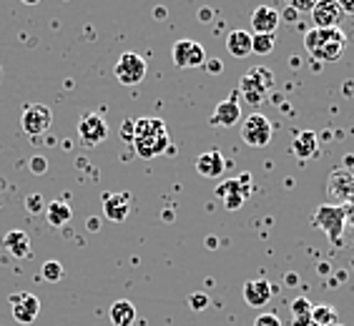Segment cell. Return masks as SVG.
Returning <instances> with one entry per match:
<instances>
[{
	"instance_id": "1",
	"label": "cell",
	"mask_w": 354,
	"mask_h": 326,
	"mask_svg": "<svg viewBox=\"0 0 354 326\" xmlns=\"http://www.w3.org/2000/svg\"><path fill=\"white\" fill-rule=\"evenodd\" d=\"M304 50L309 53L312 61L334 63L339 61L344 50H347V35H344L342 28H329V30L312 28V30L304 33Z\"/></svg>"
},
{
	"instance_id": "2",
	"label": "cell",
	"mask_w": 354,
	"mask_h": 326,
	"mask_svg": "<svg viewBox=\"0 0 354 326\" xmlns=\"http://www.w3.org/2000/svg\"><path fill=\"white\" fill-rule=\"evenodd\" d=\"M133 148L141 158L161 156L169 146V133H166V123L161 118H136V138H133Z\"/></svg>"
},
{
	"instance_id": "3",
	"label": "cell",
	"mask_w": 354,
	"mask_h": 326,
	"mask_svg": "<svg viewBox=\"0 0 354 326\" xmlns=\"http://www.w3.org/2000/svg\"><path fill=\"white\" fill-rule=\"evenodd\" d=\"M274 88V73L266 66H254L241 75L239 83V98H244V103L249 106H261L266 103V95Z\"/></svg>"
},
{
	"instance_id": "4",
	"label": "cell",
	"mask_w": 354,
	"mask_h": 326,
	"mask_svg": "<svg viewBox=\"0 0 354 326\" xmlns=\"http://www.w3.org/2000/svg\"><path fill=\"white\" fill-rule=\"evenodd\" d=\"M312 224L327 233V238L332 241V244H339L342 233H344V226H347L344 209H342V206H337V204H322L319 209L314 211Z\"/></svg>"
},
{
	"instance_id": "5",
	"label": "cell",
	"mask_w": 354,
	"mask_h": 326,
	"mask_svg": "<svg viewBox=\"0 0 354 326\" xmlns=\"http://www.w3.org/2000/svg\"><path fill=\"white\" fill-rule=\"evenodd\" d=\"M274 136L272 121L264 113H252V116L241 118V141L252 148H264L269 146Z\"/></svg>"
},
{
	"instance_id": "6",
	"label": "cell",
	"mask_w": 354,
	"mask_h": 326,
	"mask_svg": "<svg viewBox=\"0 0 354 326\" xmlns=\"http://www.w3.org/2000/svg\"><path fill=\"white\" fill-rule=\"evenodd\" d=\"M171 61L178 68H204L206 63V50L201 43L191 41V38H181L171 48Z\"/></svg>"
},
{
	"instance_id": "7",
	"label": "cell",
	"mask_w": 354,
	"mask_h": 326,
	"mask_svg": "<svg viewBox=\"0 0 354 326\" xmlns=\"http://www.w3.org/2000/svg\"><path fill=\"white\" fill-rule=\"evenodd\" d=\"M113 73H116L121 86H138V83L146 78V61H143V55L133 53V50L121 53L118 55Z\"/></svg>"
},
{
	"instance_id": "8",
	"label": "cell",
	"mask_w": 354,
	"mask_h": 326,
	"mask_svg": "<svg viewBox=\"0 0 354 326\" xmlns=\"http://www.w3.org/2000/svg\"><path fill=\"white\" fill-rule=\"evenodd\" d=\"M50 123H53V113H50V108L43 106V103H33V106H28L21 116L23 131H26V136H30V138L43 136V133L50 128Z\"/></svg>"
},
{
	"instance_id": "9",
	"label": "cell",
	"mask_w": 354,
	"mask_h": 326,
	"mask_svg": "<svg viewBox=\"0 0 354 326\" xmlns=\"http://www.w3.org/2000/svg\"><path fill=\"white\" fill-rule=\"evenodd\" d=\"M78 138L83 146H101L109 138V123L103 121V116L98 113H83L78 121Z\"/></svg>"
},
{
	"instance_id": "10",
	"label": "cell",
	"mask_w": 354,
	"mask_h": 326,
	"mask_svg": "<svg viewBox=\"0 0 354 326\" xmlns=\"http://www.w3.org/2000/svg\"><path fill=\"white\" fill-rule=\"evenodd\" d=\"M8 301H10V314L18 324H33L41 314V299L30 291H18Z\"/></svg>"
},
{
	"instance_id": "11",
	"label": "cell",
	"mask_w": 354,
	"mask_h": 326,
	"mask_svg": "<svg viewBox=\"0 0 354 326\" xmlns=\"http://www.w3.org/2000/svg\"><path fill=\"white\" fill-rule=\"evenodd\" d=\"M216 196H218V201H224L226 211H239L244 206L246 196H249V176L224 181V184L216 189Z\"/></svg>"
},
{
	"instance_id": "12",
	"label": "cell",
	"mask_w": 354,
	"mask_h": 326,
	"mask_svg": "<svg viewBox=\"0 0 354 326\" xmlns=\"http://www.w3.org/2000/svg\"><path fill=\"white\" fill-rule=\"evenodd\" d=\"M342 8L337 0H319L312 10V28H319V30H329V28H339L342 21Z\"/></svg>"
},
{
	"instance_id": "13",
	"label": "cell",
	"mask_w": 354,
	"mask_h": 326,
	"mask_svg": "<svg viewBox=\"0 0 354 326\" xmlns=\"http://www.w3.org/2000/svg\"><path fill=\"white\" fill-rule=\"evenodd\" d=\"M252 28H254V35H277L281 26V15L277 8L272 6H259L257 10L252 13Z\"/></svg>"
},
{
	"instance_id": "14",
	"label": "cell",
	"mask_w": 354,
	"mask_h": 326,
	"mask_svg": "<svg viewBox=\"0 0 354 326\" xmlns=\"http://www.w3.org/2000/svg\"><path fill=\"white\" fill-rule=\"evenodd\" d=\"M214 126H221V128H234L236 123H241V103H239V93H232L226 101H221L214 108L212 116Z\"/></svg>"
},
{
	"instance_id": "15",
	"label": "cell",
	"mask_w": 354,
	"mask_h": 326,
	"mask_svg": "<svg viewBox=\"0 0 354 326\" xmlns=\"http://www.w3.org/2000/svg\"><path fill=\"white\" fill-rule=\"evenodd\" d=\"M103 213L109 221H116V224H123L131 213V193L121 191V193H106L103 196Z\"/></svg>"
},
{
	"instance_id": "16",
	"label": "cell",
	"mask_w": 354,
	"mask_h": 326,
	"mask_svg": "<svg viewBox=\"0 0 354 326\" xmlns=\"http://www.w3.org/2000/svg\"><path fill=\"white\" fill-rule=\"evenodd\" d=\"M272 296H274V289L266 279H249L244 284V301H246V306H252V309L266 306L272 301Z\"/></svg>"
},
{
	"instance_id": "17",
	"label": "cell",
	"mask_w": 354,
	"mask_h": 326,
	"mask_svg": "<svg viewBox=\"0 0 354 326\" xmlns=\"http://www.w3.org/2000/svg\"><path fill=\"white\" fill-rule=\"evenodd\" d=\"M327 191H329V198H334V201H352V196H354V176H349L344 169L332 171Z\"/></svg>"
},
{
	"instance_id": "18",
	"label": "cell",
	"mask_w": 354,
	"mask_h": 326,
	"mask_svg": "<svg viewBox=\"0 0 354 326\" xmlns=\"http://www.w3.org/2000/svg\"><path fill=\"white\" fill-rule=\"evenodd\" d=\"M3 249L13 258H28L33 253V244H30V236L21 229H13L3 236Z\"/></svg>"
},
{
	"instance_id": "19",
	"label": "cell",
	"mask_w": 354,
	"mask_h": 326,
	"mask_svg": "<svg viewBox=\"0 0 354 326\" xmlns=\"http://www.w3.org/2000/svg\"><path fill=\"white\" fill-rule=\"evenodd\" d=\"M226 169V161L224 156H221V151H206V153H201V156L196 158V173L204 178H218L221 173H224Z\"/></svg>"
},
{
	"instance_id": "20",
	"label": "cell",
	"mask_w": 354,
	"mask_h": 326,
	"mask_svg": "<svg viewBox=\"0 0 354 326\" xmlns=\"http://www.w3.org/2000/svg\"><path fill=\"white\" fill-rule=\"evenodd\" d=\"M292 151L297 158L307 161V158L317 156V151H319V138H317L314 131H299L292 141Z\"/></svg>"
},
{
	"instance_id": "21",
	"label": "cell",
	"mask_w": 354,
	"mask_h": 326,
	"mask_svg": "<svg viewBox=\"0 0 354 326\" xmlns=\"http://www.w3.org/2000/svg\"><path fill=\"white\" fill-rule=\"evenodd\" d=\"M109 319L113 326H133L136 324V306L131 304L129 299H118L111 304Z\"/></svg>"
},
{
	"instance_id": "22",
	"label": "cell",
	"mask_w": 354,
	"mask_h": 326,
	"mask_svg": "<svg viewBox=\"0 0 354 326\" xmlns=\"http://www.w3.org/2000/svg\"><path fill=\"white\" fill-rule=\"evenodd\" d=\"M226 50H229L234 58L252 55V33H246V30H232V33L226 35Z\"/></svg>"
},
{
	"instance_id": "23",
	"label": "cell",
	"mask_w": 354,
	"mask_h": 326,
	"mask_svg": "<svg viewBox=\"0 0 354 326\" xmlns=\"http://www.w3.org/2000/svg\"><path fill=\"white\" fill-rule=\"evenodd\" d=\"M46 218L53 229H61V226H66L73 218V209L66 201H50L46 206Z\"/></svg>"
},
{
	"instance_id": "24",
	"label": "cell",
	"mask_w": 354,
	"mask_h": 326,
	"mask_svg": "<svg viewBox=\"0 0 354 326\" xmlns=\"http://www.w3.org/2000/svg\"><path fill=\"white\" fill-rule=\"evenodd\" d=\"M312 309L314 306L309 304V299H294L292 304V326H314L312 324Z\"/></svg>"
},
{
	"instance_id": "25",
	"label": "cell",
	"mask_w": 354,
	"mask_h": 326,
	"mask_svg": "<svg viewBox=\"0 0 354 326\" xmlns=\"http://www.w3.org/2000/svg\"><path fill=\"white\" fill-rule=\"evenodd\" d=\"M339 314L332 306H314L312 309V324L314 326H337Z\"/></svg>"
},
{
	"instance_id": "26",
	"label": "cell",
	"mask_w": 354,
	"mask_h": 326,
	"mask_svg": "<svg viewBox=\"0 0 354 326\" xmlns=\"http://www.w3.org/2000/svg\"><path fill=\"white\" fill-rule=\"evenodd\" d=\"M41 276L46 284H58V281L63 279V264L55 261V258H50V261H46V264L41 266Z\"/></svg>"
},
{
	"instance_id": "27",
	"label": "cell",
	"mask_w": 354,
	"mask_h": 326,
	"mask_svg": "<svg viewBox=\"0 0 354 326\" xmlns=\"http://www.w3.org/2000/svg\"><path fill=\"white\" fill-rule=\"evenodd\" d=\"M274 43H277V35H252V53H272Z\"/></svg>"
},
{
	"instance_id": "28",
	"label": "cell",
	"mask_w": 354,
	"mask_h": 326,
	"mask_svg": "<svg viewBox=\"0 0 354 326\" xmlns=\"http://www.w3.org/2000/svg\"><path fill=\"white\" fill-rule=\"evenodd\" d=\"M189 306L191 309H194V311H204L206 306H209V296H206V294H191L189 296Z\"/></svg>"
},
{
	"instance_id": "29",
	"label": "cell",
	"mask_w": 354,
	"mask_h": 326,
	"mask_svg": "<svg viewBox=\"0 0 354 326\" xmlns=\"http://www.w3.org/2000/svg\"><path fill=\"white\" fill-rule=\"evenodd\" d=\"M121 138L126 143H133V138H136V121H133V118L123 121V126H121Z\"/></svg>"
},
{
	"instance_id": "30",
	"label": "cell",
	"mask_w": 354,
	"mask_h": 326,
	"mask_svg": "<svg viewBox=\"0 0 354 326\" xmlns=\"http://www.w3.org/2000/svg\"><path fill=\"white\" fill-rule=\"evenodd\" d=\"M254 326H281V321L277 314H259V316L254 319Z\"/></svg>"
},
{
	"instance_id": "31",
	"label": "cell",
	"mask_w": 354,
	"mask_h": 326,
	"mask_svg": "<svg viewBox=\"0 0 354 326\" xmlns=\"http://www.w3.org/2000/svg\"><path fill=\"white\" fill-rule=\"evenodd\" d=\"M26 209L30 211V213H38V211H43V198L38 196V193H33V196L26 198Z\"/></svg>"
},
{
	"instance_id": "32",
	"label": "cell",
	"mask_w": 354,
	"mask_h": 326,
	"mask_svg": "<svg viewBox=\"0 0 354 326\" xmlns=\"http://www.w3.org/2000/svg\"><path fill=\"white\" fill-rule=\"evenodd\" d=\"M30 171H33V173H46L48 161L43 156H33V158H30Z\"/></svg>"
},
{
	"instance_id": "33",
	"label": "cell",
	"mask_w": 354,
	"mask_h": 326,
	"mask_svg": "<svg viewBox=\"0 0 354 326\" xmlns=\"http://www.w3.org/2000/svg\"><path fill=\"white\" fill-rule=\"evenodd\" d=\"M289 6H292L294 10H297V13H301V10H309V13H312L317 3H314V0H292Z\"/></svg>"
},
{
	"instance_id": "34",
	"label": "cell",
	"mask_w": 354,
	"mask_h": 326,
	"mask_svg": "<svg viewBox=\"0 0 354 326\" xmlns=\"http://www.w3.org/2000/svg\"><path fill=\"white\" fill-rule=\"evenodd\" d=\"M204 68L209 70V73H221V70H224V63L218 61V58H206Z\"/></svg>"
},
{
	"instance_id": "35",
	"label": "cell",
	"mask_w": 354,
	"mask_h": 326,
	"mask_svg": "<svg viewBox=\"0 0 354 326\" xmlns=\"http://www.w3.org/2000/svg\"><path fill=\"white\" fill-rule=\"evenodd\" d=\"M279 15H281V21H286V23H297V21H299V13H297L292 6H286L284 13H279Z\"/></svg>"
},
{
	"instance_id": "36",
	"label": "cell",
	"mask_w": 354,
	"mask_h": 326,
	"mask_svg": "<svg viewBox=\"0 0 354 326\" xmlns=\"http://www.w3.org/2000/svg\"><path fill=\"white\" fill-rule=\"evenodd\" d=\"M339 8H342V13L354 15V0H339Z\"/></svg>"
},
{
	"instance_id": "37",
	"label": "cell",
	"mask_w": 354,
	"mask_h": 326,
	"mask_svg": "<svg viewBox=\"0 0 354 326\" xmlns=\"http://www.w3.org/2000/svg\"><path fill=\"white\" fill-rule=\"evenodd\" d=\"M354 201V198H352ZM344 209V218H347V224L354 226V204H347V206H342Z\"/></svg>"
},
{
	"instance_id": "38",
	"label": "cell",
	"mask_w": 354,
	"mask_h": 326,
	"mask_svg": "<svg viewBox=\"0 0 354 326\" xmlns=\"http://www.w3.org/2000/svg\"><path fill=\"white\" fill-rule=\"evenodd\" d=\"M198 21H201V23L212 21V8H201V13H198Z\"/></svg>"
},
{
	"instance_id": "39",
	"label": "cell",
	"mask_w": 354,
	"mask_h": 326,
	"mask_svg": "<svg viewBox=\"0 0 354 326\" xmlns=\"http://www.w3.org/2000/svg\"><path fill=\"white\" fill-rule=\"evenodd\" d=\"M91 229V231H98V229H101V221H98V218H88V224H86Z\"/></svg>"
},
{
	"instance_id": "40",
	"label": "cell",
	"mask_w": 354,
	"mask_h": 326,
	"mask_svg": "<svg viewBox=\"0 0 354 326\" xmlns=\"http://www.w3.org/2000/svg\"><path fill=\"white\" fill-rule=\"evenodd\" d=\"M153 18H156V21H164V18H166V8H156V10H153Z\"/></svg>"
},
{
	"instance_id": "41",
	"label": "cell",
	"mask_w": 354,
	"mask_h": 326,
	"mask_svg": "<svg viewBox=\"0 0 354 326\" xmlns=\"http://www.w3.org/2000/svg\"><path fill=\"white\" fill-rule=\"evenodd\" d=\"M206 246H209V249H216V238L209 236V238H206Z\"/></svg>"
},
{
	"instance_id": "42",
	"label": "cell",
	"mask_w": 354,
	"mask_h": 326,
	"mask_svg": "<svg viewBox=\"0 0 354 326\" xmlns=\"http://www.w3.org/2000/svg\"><path fill=\"white\" fill-rule=\"evenodd\" d=\"M286 284H297V274H286Z\"/></svg>"
},
{
	"instance_id": "43",
	"label": "cell",
	"mask_w": 354,
	"mask_h": 326,
	"mask_svg": "<svg viewBox=\"0 0 354 326\" xmlns=\"http://www.w3.org/2000/svg\"><path fill=\"white\" fill-rule=\"evenodd\" d=\"M0 83H3V66H0Z\"/></svg>"
}]
</instances>
